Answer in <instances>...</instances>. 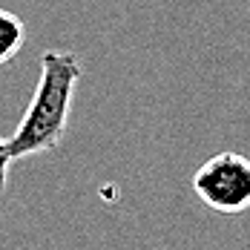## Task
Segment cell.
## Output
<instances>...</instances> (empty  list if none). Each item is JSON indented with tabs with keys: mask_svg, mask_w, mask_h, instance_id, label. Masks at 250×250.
<instances>
[{
	"mask_svg": "<svg viewBox=\"0 0 250 250\" xmlns=\"http://www.w3.org/2000/svg\"><path fill=\"white\" fill-rule=\"evenodd\" d=\"M196 199L219 216H242L250 210V158L236 150L210 155L190 178Z\"/></svg>",
	"mask_w": 250,
	"mask_h": 250,
	"instance_id": "2",
	"label": "cell"
},
{
	"mask_svg": "<svg viewBox=\"0 0 250 250\" xmlns=\"http://www.w3.org/2000/svg\"><path fill=\"white\" fill-rule=\"evenodd\" d=\"M12 164H15V158H12V152H9V141L0 135V193H6V187H9Z\"/></svg>",
	"mask_w": 250,
	"mask_h": 250,
	"instance_id": "4",
	"label": "cell"
},
{
	"mask_svg": "<svg viewBox=\"0 0 250 250\" xmlns=\"http://www.w3.org/2000/svg\"><path fill=\"white\" fill-rule=\"evenodd\" d=\"M81 75H83V63L75 52L46 49L41 55V78L32 92V101L26 106L21 124L6 138L15 161L61 147L69 129L72 101H75Z\"/></svg>",
	"mask_w": 250,
	"mask_h": 250,
	"instance_id": "1",
	"label": "cell"
},
{
	"mask_svg": "<svg viewBox=\"0 0 250 250\" xmlns=\"http://www.w3.org/2000/svg\"><path fill=\"white\" fill-rule=\"evenodd\" d=\"M26 38H29V29H26L23 18L9 9H0V66H6L9 61L21 55V49L26 46Z\"/></svg>",
	"mask_w": 250,
	"mask_h": 250,
	"instance_id": "3",
	"label": "cell"
}]
</instances>
